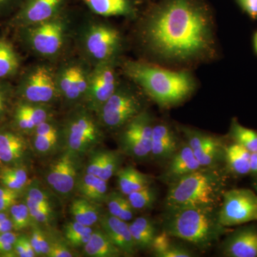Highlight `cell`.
Returning a JSON list of instances; mask_svg holds the SVG:
<instances>
[{
    "label": "cell",
    "instance_id": "cell-1",
    "mask_svg": "<svg viewBox=\"0 0 257 257\" xmlns=\"http://www.w3.org/2000/svg\"><path fill=\"white\" fill-rule=\"evenodd\" d=\"M141 37L161 60L187 62L206 57L214 48L210 10L202 0H162L144 20Z\"/></svg>",
    "mask_w": 257,
    "mask_h": 257
},
{
    "label": "cell",
    "instance_id": "cell-2",
    "mask_svg": "<svg viewBox=\"0 0 257 257\" xmlns=\"http://www.w3.org/2000/svg\"><path fill=\"white\" fill-rule=\"evenodd\" d=\"M126 77L164 107L177 105L189 98L195 84L188 72H177L145 62L128 61L123 65Z\"/></svg>",
    "mask_w": 257,
    "mask_h": 257
},
{
    "label": "cell",
    "instance_id": "cell-3",
    "mask_svg": "<svg viewBox=\"0 0 257 257\" xmlns=\"http://www.w3.org/2000/svg\"><path fill=\"white\" fill-rule=\"evenodd\" d=\"M228 171L222 165L202 167L168 186L165 210L185 207H219L226 191Z\"/></svg>",
    "mask_w": 257,
    "mask_h": 257
},
{
    "label": "cell",
    "instance_id": "cell-4",
    "mask_svg": "<svg viewBox=\"0 0 257 257\" xmlns=\"http://www.w3.org/2000/svg\"><path fill=\"white\" fill-rule=\"evenodd\" d=\"M219 207H185L165 210L162 230L199 250L209 249L226 234L219 220Z\"/></svg>",
    "mask_w": 257,
    "mask_h": 257
},
{
    "label": "cell",
    "instance_id": "cell-5",
    "mask_svg": "<svg viewBox=\"0 0 257 257\" xmlns=\"http://www.w3.org/2000/svg\"><path fill=\"white\" fill-rule=\"evenodd\" d=\"M20 42L35 55L53 59L62 55L71 36V21L65 10L55 18L17 29Z\"/></svg>",
    "mask_w": 257,
    "mask_h": 257
},
{
    "label": "cell",
    "instance_id": "cell-6",
    "mask_svg": "<svg viewBox=\"0 0 257 257\" xmlns=\"http://www.w3.org/2000/svg\"><path fill=\"white\" fill-rule=\"evenodd\" d=\"M102 128L95 113L83 104L76 106L60 127L66 152L79 157L91 151L103 141Z\"/></svg>",
    "mask_w": 257,
    "mask_h": 257
},
{
    "label": "cell",
    "instance_id": "cell-7",
    "mask_svg": "<svg viewBox=\"0 0 257 257\" xmlns=\"http://www.w3.org/2000/svg\"><path fill=\"white\" fill-rule=\"evenodd\" d=\"M79 47L83 58L92 67L116 62L122 47V37L117 29L102 22H90L79 35Z\"/></svg>",
    "mask_w": 257,
    "mask_h": 257
},
{
    "label": "cell",
    "instance_id": "cell-8",
    "mask_svg": "<svg viewBox=\"0 0 257 257\" xmlns=\"http://www.w3.org/2000/svg\"><path fill=\"white\" fill-rule=\"evenodd\" d=\"M145 98L137 88L120 83L96 114L103 128L119 131L145 110Z\"/></svg>",
    "mask_w": 257,
    "mask_h": 257
},
{
    "label": "cell",
    "instance_id": "cell-9",
    "mask_svg": "<svg viewBox=\"0 0 257 257\" xmlns=\"http://www.w3.org/2000/svg\"><path fill=\"white\" fill-rule=\"evenodd\" d=\"M18 100L47 104L60 99L56 82V69L47 64H37L27 69L15 87Z\"/></svg>",
    "mask_w": 257,
    "mask_h": 257
},
{
    "label": "cell",
    "instance_id": "cell-10",
    "mask_svg": "<svg viewBox=\"0 0 257 257\" xmlns=\"http://www.w3.org/2000/svg\"><path fill=\"white\" fill-rule=\"evenodd\" d=\"M92 66L84 58L71 59L56 69L60 99L71 105L82 104L87 93Z\"/></svg>",
    "mask_w": 257,
    "mask_h": 257
},
{
    "label": "cell",
    "instance_id": "cell-11",
    "mask_svg": "<svg viewBox=\"0 0 257 257\" xmlns=\"http://www.w3.org/2000/svg\"><path fill=\"white\" fill-rule=\"evenodd\" d=\"M155 121L145 110L119 131V152L137 161L151 160L152 128Z\"/></svg>",
    "mask_w": 257,
    "mask_h": 257
},
{
    "label": "cell",
    "instance_id": "cell-12",
    "mask_svg": "<svg viewBox=\"0 0 257 257\" xmlns=\"http://www.w3.org/2000/svg\"><path fill=\"white\" fill-rule=\"evenodd\" d=\"M219 220L225 227L257 221V196L248 189L225 191L219 207Z\"/></svg>",
    "mask_w": 257,
    "mask_h": 257
},
{
    "label": "cell",
    "instance_id": "cell-13",
    "mask_svg": "<svg viewBox=\"0 0 257 257\" xmlns=\"http://www.w3.org/2000/svg\"><path fill=\"white\" fill-rule=\"evenodd\" d=\"M116 62H105L92 67L83 105L96 113L112 95L120 84Z\"/></svg>",
    "mask_w": 257,
    "mask_h": 257
},
{
    "label": "cell",
    "instance_id": "cell-14",
    "mask_svg": "<svg viewBox=\"0 0 257 257\" xmlns=\"http://www.w3.org/2000/svg\"><path fill=\"white\" fill-rule=\"evenodd\" d=\"M182 132L186 143L202 167L222 165L226 146L221 139L190 128H182Z\"/></svg>",
    "mask_w": 257,
    "mask_h": 257
},
{
    "label": "cell",
    "instance_id": "cell-15",
    "mask_svg": "<svg viewBox=\"0 0 257 257\" xmlns=\"http://www.w3.org/2000/svg\"><path fill=\"white\" fill-rule=\"evenodd\" d=\"M69 0H24L10 21L15 29L47 21L63 13Z\"/></svg>",
    "mask_w": 257,
    "mask_h": 257
},
{
    "label": "cell",
    "instance_id": "cell-16",
    "mask_svg": "<svg viewBox=\"0 0 257 257\" xmlns=\"http://www.w3.org/2000/svg\"><path fill=\"white\" fill-rule=\"evenodd\" d=\"M77 157L65 152L53 161L46 172V180L51 189L61 197H69L76 188L77 174Z\"/></svg>",
    "mask_w": 257,
    "mask_h": 257
},
{
    "label": "cell",
    "instance_id": "cell-17",
    "mask_svg": "<svg viewBox=\"0 0 257 257\" xmlns=\"http://www.w3.org/2000/svg\"><path fill=\"white\" fill-rule=\"evenodd\" d=\"M202 167L188 144L184 142L165 164V170L159 177V180L170 186Z\"/></svg>",
    "mask_w": 257,
    "mask_h": 257
},
{
    "label": "cell",
    "instance_id": "cell-18",
    "mask_svg": "<svg viewBox=\"0 0 257 257\" xmlns=\"http://www.w3.org/2000/svg\"><path fill=\"white\" fill-rule=\"evenodd\" d=\"M51 105L18 100L13 110V125L22 133L32 134L44 121L52 118Z\"/></svg>",
    "mask_w": 257,
    "mask_h": 257
},
{
    "label": "cell",
    "instance_id": "cell-19",
    "mask_svg": "<svg viewBox=\"0 0 257 257\" xmlns=\"http://www.w3.org/2000/svg\"><path fill=\"white\" fill-rule=\"evenodd\" d=\"M182 142L167 123H155L152 128L151 160L165 165L178 150Z\"/></svg>",
    "mask_w": 257,
    "mask_h": 257
},
{
    "label": "cell",
    "instance_id": "cell-20",
    "mask_svg": "<svg viewBox=\"0 0 257 257\" xmlns=\"http://www.w3.org/2000/svg\"><path fill=\"white\" fill-rule=\"evenodd\" d=\"M224 256L257 257V228L243 226L228 235L221 246Z\"/></svg>",
    "mask_w": 257,
    "mask_h": 257
},
{
    "label": "cell",
    "instance_id": "cell-21",
    "mask_svg": "<svg viewBox=\"0 0 257 257\" xmlns=\"http://www.w3.org/2000/svg\"><path fill=\"white\" fill-rule=\"evenodd\" d=\"M99 222L101 229L123 254L126 256L135 254L138 249L134 242L128 222L114 217L109 213L101 214Z\"/></svg>",
    "mask_w": 257,
    "mask_h": 257
},
{
    "label": "cell",
    "instance_id": "cell-22",
    "mask_svg": "<svg viewBox=\"0 0 257 257\" xmlns=\"http://www.w3.org/2000/svg\"><path fill=\"white\" fill-rule=\"evenodd\" d=\"M28 152V144L23 135L13 130H0V164L21 165Z\"/></svg>",
    "mask_w": 257,
    "mask_h": 257
},
{
    "label": "cell",
    "instance_id": "cell-23",
    "mask_svg": "<svg viewBox=\"0 0 257 257\" xmlns=\"http://www.w3.org/2000/svg\"><path fill=\"white\" fill-rule=\"evenodd\" d=\"M123 154L112 150H99L92 154L87 162L86 173L109 180L121 169Z\"/></svg>",
    "mask_w": 257,
    "mask_h": 257
},
{
    "label": "cell",
    "instance_id": "cell-24",
    "mask_svg": "<svg viewBox=\"0 0 257 257\" xmlns=\"http://www.w3.org/2000/svg\"><path fill=\"white\" fill-rule=\"evenodd\" d=\"M93 13L101 17L135 16V5L132 0H82Z\"/></svg>",
    "mask_w": 257,
    "mask_h": 257
},
{
    "label": "cell",
    "instance_id": "cell-25",
    "mask_svg": "<svg viewBox=\"0 0 257 257\" xmlns=\"http://www.w3.org/2000/svg\"><path fill=\"white\" fill-rule=\"evenodd\" d=\"M22 57L11 40L0 35V80H9L18 75Z\"/></svg>",
    "mask_w": 257,
    "mask_h": 257
},
{
    "label": "cell",
    "instance_id": "cell-26",
    "mask_svg": "<svg viewBox=\"0 0 257 257\" xmlns=\"http://www.w3.org/2000/svg\"><path fill=\"white\" fill-rule=\"evenodd\" d=\"M116 176L119 192L126 196L153 184L152 177L143 173L133 166L120 169Z\"/></svg>",
    "mask_w": 257,
    "mask_h": 257
},
{
    "label": "cell",
    "instance_id": "cell-27",
    "mask_svg": "<svg viewBox=\"0 0 257 257\" xmlns=\"http://www.w3.org/2000/svg\"><path fill=\"white\" fill-rule=\"evenodd\" d=\"M250 157L251 152L239 144L234 143L226 146L224 157L226 170L238 177L249 175Z\"/></svg>",
    "mask_w": 257,
    "mask_h": 257
},
{
    "label": "cell",
    "instance_id": "cell-28",
    "mask_svg": "<svg viewBox=\"0 0 257 257\" xmlns=\"http://www.w3.org/2000/svg\"><path fill=\"white\" fill-rule=\"evenodd\" d=\"M83 248L84 254L90 257H119L123 254L102 229L93 231L89 241Z\"/></svg>",
    "mask_w": 257,
    "mask_h": 257
},
{
    "label": "cell",
    "instance_id": "cell-29",
    "mask_svg": "<svg viewBox=\"0 0 257 257\" xmlns=\"http://www.w3.org/2000/svg\"><path fill=\"white\" fill-rule=\"evenodd\" d=\"M82 197L91 202H104L108 195L107 181L86 173L77 179L76 188Z\"/></svg>",
    "mask_w": 257,
    "mask_h": 257
},
{
    "label": "cell",
    "instance_id": "cell-30",
    "mask_svg": "<svg viewBox=\"0 0 257 257\" xmlns=\"http://www.w3.org/2000/svg\"><path fill=\"white\" fill-rule=\"evenodd\" d=\"M128 226L137 249H151L153 240L158 233L154 221L146 216H140Z\"/></svg>",
    "mask_w": 257,
    "mask_h": 257
},
{
    "label": "cell",
    "instance_id": "cell-31",
    "mask_svg": "<svg viewBox=\"0 0 257 257\" xmlns=\"http://www.w3.org/2000/svg\"><path fill=\"white\" fill-rule=\"evenodd\" d=\"M70 212L74 221L88 226H92L99 222L101 215L95 203L84 197L72 201Z\"/></svg>",
    "mask_w": 257,
    "mask_h": 257
},
{
    "label": "cell",
    "instance_id": "cell-32",
    "mask_svg": "<svg viewBox=\"0 0 257 257\" xmlns=\"http://www.w3.org/2000/svg\"><path fill=\"white\" fill-rule=\"evenodd\" d=\"M29 175L23 165L3 166L0 169V184L13 190L22 192L28 187Z\"/></svg>",
    "mask_w": 257,
    "mask_h": 257
},
{
    "label": "cell",
    "instance_id": "cell-33",
    "mask_svg": "<svg viewBox=\"0 0 257 257\" xmlns=\"http://www.w3.org/2000/svg\"><path fill=\"white\" fill-rule=\"evenodd\" d=\"M104 202L108 213L111 215L126 222L133 220L136 211L130 204L127 197L122 193L114 192L108 194Z\"/></svg>",
    "mask_w": 257,
    "mask_h": 257
},
{
    "label": "cell",
    "instance_id": "cell-34",
    "mask_svg": "<svg viewBox=\"0 0 257 257\" xmlns=\"http://www.w3.org/2000/svg\"><path fill=\"white\" fill-rule=\"evenodd\" d=\"M230 136L234 143L244 147L251 153H257V133L251 128L240 124L234 119L231 121Z\"/></svg>",
    "mask_w": 257,
    "mask_h": 257
},
{
    "label": "cell",
    "instance_id": "cell-35",
    "mask_svg": "<svg viewBox=\"0 0 257 257\" xmlns=\"http://www.w3.org/2000/svg\"><path fill=\"white\" fill-rule=\"evenodd\" d=\"M93 231L92 226H85L74 220L64 226V238L72 247H81L89 241Z\"/></svg>",
    "mask_w": 257,
    "mask_h": 257
},
{
    "label": "cell",
    "instance_id": "cell-36",
    "mask_svg": "<svg viewBox=\"0 0 257 257\" xmlns=\"http://www.w3.org/2000/svg\"><path fill=\"white\" fill-rule=\"evenodd\" d=\"M126 197L135 211H147L152 209L156 204L158 199V192L152 184L132 192Z\"/></svg>",
    "mask_w": 257,
    "mask_h": 257
},
{
    "label": "cell",
    "instance_id": "cell-37",
    "mask_svg": "<svg viewBox=\"0 0 257 257\" xmlns=\"http://www.w3.org/2000/svg\"><path fill=\"white\" fill-rule=\"evenodd\" d=\"M9 213L14 231L27 229L33 223L29 208L25 202L15 203L10 207Z\"/></svg>",
    "mask_w": 257,
    "mask_h": 257
},
{
    "label": "cell",
    "instance_id": "cell-38",
    "mask_svg": "<svg viewBox=\"0 0 257 257\" xmlns=\"http://www.w3.org/2000/svg\"><path fill=\"white\" fill-rule=\"evenodd\" d=\"M34 148L40 155H46L55 151L61 140V132L52 135L32 134Z\"/></svg>",
    "mask_w": 257,
    "mask_h": 257
},
{
    "label": "cell",
    "instance_id": "cell-39",
    "mask_svg": "<svg viewBox=\"0 0 257 257\" xmlns=\"http://www.w3.org/2000/svg\"><path fill=\"white\" fill-rule=\"evenodd\" d=\"M15 96V87L9 80H0V123L9 112Z\"/></svg>",
    "mask_w": 257,
    "mask_h": 257
},
{
    "label": "cell",
    "instance_id": "cell-40",
    "mask_svg": "<svg viewBox=\"0 0 257 257\" xmlns=\"http://www.w3.org/2000/svg\"><path fill=\"white\" fill-rule=\"evenodd\" d=\"M30 239L37 256H47L50 251V240L45 234V231L38 227L33 228Z\"/></svg>",
    "mask_w": 257,
    "mask_h": 257
},
{
    "label": "cell",
    "instance_id": "cell-41",
    "mask_svg": "<svg viewBox=\"0 0 257 257\" xmlns=\"http://www.w3.org/2000/svg\"><path fill=\"white\" fill-rule=\"evenodd\" d=\"M172 238V236L167 234L164 230H162L160 233H157L151 246L154 256H162V255L173 244Z\"/></svg>",
    "mask_w": 257,
    "mask_h": 257
},
{
    "label": "cell",
    "instance_id": "cell-42",
    "mask_svg": "<svg viewBox=\"0 0 257 257\" xmlns=\"http://www.w3.org/2000/svg\"><path fill=\"white\" fill-rule=\"evenodd\" d=\"M18 237V234L13 231L0 234V256H17L14 244Z\"/></svg>",
    "mask_w": 257,
    "mask_h": 257
},
{
    "label": "cell",
    "instance_id": "cell-43",
    "mask_svg": "<svg viewBox=\"0 0 257 257\" xmlns=\"http://www.w3.org/2000/svg\"><path fill=\"white\" fill-rule=\"evenodd\" d=\"M20 192L0 185V211H9L10 207L18 202Z\"/></svg>",
    "mask_w": 257,
    "mask_h": 257
},
{
    "label": "cell",
    "instance_id": "cell-44",
    "mask_svg": "<svg viewBox=\"0 0 257 257\" xmlns=\"http://www.w3.org/2000/svg\"><path fill=\"white\" fill-rule=\"evenodd\" d=\"M48 257H72L74 256V253L71 251L65 243L60 241H50V251H49Z\"/></svg>",
    "mask_w": 257,
    "mask_h": 257
},
{
    "label": "cell",
    "instance_id": "cell-45",
    "mask_svg": "<svg viewBox=\"0 0 257 257\" xmlns=\"http://www.w3.org/2000/svg\"><path fill=\"white\" fill-rule=\"evenodd\" d=\"M194 256V253L190 250L187 249L184 246L173 243L161 257H192Z\"/></svg>",
    "mask_w": 257,
    "mask_h": 257
},
{
    "label": "cell",
    "instance_id": "cell-46",
    "mask_svg": "<svg viewBox=\"0 0 257 257\" xmlns=\"http://www.w3.org/2000/svg\"><path fill=\"white\" fill-rule=\"evenodd\" d=\"M24 0H0V17L16 12Z\"/></svg>",
    "mask_w": 257,
    "mask_h": 257
},
{
    "label": "cell",
    "instance_id": "cell-47",
    "mask_svg": "<svg viewBox=\"0 0 257 257\" xmlns=\"http://www.w3.org/2000/svg\"><path fill=\"white\" fill-rule=\"evenodd\" d=\"M241 8L252 19L257 18V0H235Z\"/></svg>",
    "mask_w": 257,
    "mask_h": 257
},
{
    "label": "cell",
    "instance_id": "cell-48",
    "mask_svg": "<svg viewBox=\"0 0 257 257\" xmlns=\"http://www.w3.org/2000/svg\"><path fill=\"white\" fill-rule=\"evenodd\" d=\"M19 236H20V239L23 241L28 257L37 256L35 249H34L33 246H32L31 241H30V236H27L25 234L19 235Z\"/></svg>",
    "mask_w": 257,
    "mask_h": 257
},
{
    "label": "cell",
    "instance_id": "cell-49",
    "mask_svg": "<svg viewBox=\"0 0 257 257\" xmlns=\"http://www.w3.org/2000/svg\"><path fill=\"white\" fill-rule=\"evenodd\" d=\"M15 252L16 253L17 256L19 257H28L26 251H25V246L20 236L17 239L14 244Z\"/></svg>",
    "mask_w": 257,
    "mask_h": 257
},
{
    "label": "cell",
    "instance_id": "cell-50",
    "mask_svg": "<svg viewBox=\"0 0 257 257\" xmlns=\"http://www.w3.org/2000/svg\"><path fill=\"white\" fill-rule=\"evenodd\" d=\"M13 230H14V227H13V221H12L10 216L8 219L0 222V234L9 232Z\"/></svg>",
    "mask_w": 257,
    "mask_h": 257
},
{
    "label": "cell",
    "instance_id": "cell-51",
    "mask_svg": "<svg viewBox=\"0 0 257 257\" xmlns=\"http://www.w3.org/2000/svg\"><path fill=\"white\" fill-rule=\"evenodd\" d=\"M250 174L257 177V153H251V157H250Z\"/></svg>",
    "mask_w": 257,
    "mask_h": 257
},
{
    "label": "cell",
    "instance_id": "cell-52",
    "mask_svg": "<svg viewBox=\"0 0 257 257\" xmlns=\"http://www.w3.org/2000/svg\"><path fill=\"white\" fill-rule=\"evenodd\" d=\"M253 46H254V50L257 54V32L253 37Z\"/></svg>",
    "mask_w": 257,
    "mask_h": 257
},
{
    "label": "cell",
    "instance_id": "cell-53",
    "mask_svg": "<svg viewBox=\"0 0 257 257\" xmlns=\"http://www.w3.org/2000/svg\"><path fill=\"white\" fill-rule=\"evenodd\" d=\"M253 188H254L255 191H256V196H257V180L255 181V182H253Z\"/></svg>",
    "mask_w": 257,
    "mask_h": 257
}]
</instances>
